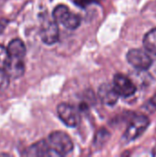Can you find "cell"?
<instances>
[{
    "label": "cell",
    "instance_id": "1",
    "mask_svg": "<svg viewBox=\"0 0 156 157\" xmlns=\"http://www.w3.org/2000/svg\"><path fill=\"white\" fill-rule=\"evenodd\" d=\"M48 144L55 155H66L74 149L71 137L63 131L52 132L49 135Z\"/></svg>",
    "mask_w": 156,
    "mask_h": 157
},
{
    "label": "cell",
    "instance_id": "2",
    "mask_svg": "<svg viewBox=\"0 0 156 157\" xmlns=\"http://www.w3.org/2000/svg\"><path fill=\"white\" fill-rule=\"evenodd\" d=\"M150 125V120L145 115H136L131 121L124 134L123 141L125 143H131L138 139L147 130Z\"/></svg>",
    "mask_w": 156,
    "mask_h": 157
},
{
    "label": "cell",
    "instance_id": "3",
    "mask_svg": "<svg viewBox=\"0 0 156 157\" xmlns=\"http://www.w3.org/2000/svg\"><path fill=\"white\" fill-rule=\"evenodd\" d=\"M53 18L55 22L63 24L69 29H75L81 24V17L74 13H72L64 5L57 6L53 10Z\"/></svg>",
    "mask_w": 156,
    "mask_h": 157
},
{
    "label": "cell",
    "instance_id": "4",
    "mask_svg": "<svg viewBox=\"0 0 156 157\" xmlns=\"http://www.w3.org/2000/svg\"><path fill=\"white\" fill-rule=\"evenodd\" d=\"M126 58L128 63L132 67L140 71H146L153 64V60L149 54L141 49L130 50L127 52Z\"/></svg>",
    "mask_w": 156,
    "mask_h": 157
},
{
    "label": "cell",
    "instance_id": "5",
    "mask_svg": "<svg viewBox=\"0 0 156 157\" xmlns=\"http://www.w3.org/2000/svg\"><path fill=\"white\" fill-rule=\"evenodd\" d=\"M112 86L118 95L123 98H130L133 96L137 90V87L134 83L128 76L122 74L115 75Z\"/></svg>",
    "mask_w": 156,
    "mask_h": 157
},
{
    "label": "cell",
    "instance_id": "6",
    "mask_svg": "<svg viewBox=\"0 0 156 157\" xmlns=\"http://www.w3.org/2000/svg\"><path fill=\"white\" fill-rule=\"evenodd\" d=\"M57 113L61 121L68 127H75L80 122L79 111L70 104L61 103L57 108Z\"/></svg>",
    "mask_w": 156,
    "mask_h": 157
},
{
    "label": "cell",
    "instance_id": "7",
    "mask_svg": "<svg viewBox=\"0 0 156 157\" xmlns=\"http://www.w3.org/2000/svg\"><path fill=\"white\" fill-rule=\"evenodd\" d=\"M40 38L41 40L47 45H52L56 43L59 40V27L57 22H48L45 24L40 30Z\"/></svg>",
    "mask_w": 156,
    "mask_h": 157
},
{
    "label": "cell",
    "instance_id": "8",
    "mask_svg": "<svg viewBox=\"0 0 156 157\" xmlns=\"http://www.w3.org/2000/svg\"><path fill=\"white\" fill-rule=\"evenodd\" d=\"M119 95L110 84H103L98 88V98L107 106H114L119 99Z\"/></svg>",
    "mask_w": 156,
    "mask_h": 157
},
{
    "label": "cell",
    "instance_id": "9",
    "mask_svg": "<svg viewBox=\"0 0 156 157\" xmlns=\"http://www.w3.org/2000/svg\"><path fill=\"white\" fill-rule=\"evenodd\" d=\"M4 70L9 78H19L25 73V63L22 61V58L9 57Z\"/></svg>",
    "mask_w": 156,
    "mask_h": 157
},
{
    "label": "cell",
    "instance_id": "10",
    "mask_svg": "<svg viewBox=\"0 0 156 157\" xmlns=\"http://www.w3.org/2000/svg\"><path fill=\"white\" fill-rule=\"evenodd\" d=\"M27 156H48L52 155L48 142L40 141L29 146L23 154Z\"/></svg>",
    "mask_w": 156,
    "mask_h": 157
},
{
    "label": "cell",
    "instance_id": "11",
    "mask_svg": "<svg viewBox=\"0 0 156 157\" xmlns=\"http://www.w3.org/2000/svg\"><path fill=\"white\" fill-rule=\"evenodd\" d=\"M9 57H16V58H22L26 54V47L23 41L19 39L12 40L6 48Z\"/></svg>",
    "mask_w": 156,
    "mask_h": 157
},
{
    "label": "cell",
    "instance_id": "12",
    "mask_svg": "<svg viewBox=\"0 0 156 157\" xmlns=\"http://www.w3.org/2000/svg\"><path fill=\"white\" fill-rule=\"evenodd\" d=\"M144 48L152 54L156 55V28L148 31L143 40Z\"/></svg>",
    "mask_w": 156,
    "mask_h": 157
},
{
    "label": "cell",
    "instance_id": "13",
    "mask_svg": "<svg viewBox=\"0 0 156 157\" xmlns=\"http://www.w3.org/2000/svg\"><path fill=\"white\" fill-rule=\"evenodd\" d=\"M109 138H110V133L106 129H100L96 133L95 140H94V145L97 148H101L106 144V143H108Z\"/></svg>",
    "mask_w": 156,
    "mask_h": 157
},
{
    "label": "cell",
    "instance_id": "14",
    "mask_svg": "<svg viewBox=\"0 0 156 157\" xmlns=\"http://www.w3.org/2000/svg\"><path fill=\"white\" fill-rule=\"evenodd\" d=\"M9 84V76L4 69H0V91L5 90Z\"/></svg>",
    "mask_w": 156,
    "mask_h": 157
},
{
    "label": "cell",
    "instance_id": "15",
    "mask_svg": "<svg viewBox=\"0 0 156 157\" xmlns=\"http://www.w3.org/2000/svg\"><path fill=\"white\" fill-rule=\"evenodd\" d=\"M8 59H9V55L6 49L3 46H0V69L5 68Z\"/></svg>",
    "mask_w": 156,
    "mask_h": 157
},
{
    "label": "cell",
    "instance_id": "16",
    "mask_svg": "<svg viewBox=\"0 0 156 157\" xmlns=\"http://www.w3.org/2000/svg\"><path fill=\"white\" fill-rule=\"evenodd\" d=\"M145 109L150 112H154L156 110V94L148 101L145 106Z\"/></svg>",
    "mask_w": 156,
    "mask_h": 157
},
{
    "label": "cell",
    "instance_id": "17",
    "mask_svg": "<svg viewBox=\"0 0 156 157\" xmlns=\"http://www.w3.org/2000/svg\"><path fill=\"white\" fill-rule=\"evenodd\" d=\"M152 155H154V156H156V145L154 146V148L153 149V152H152Z\"/></svg>",
    "mask_w": 156,
    "mask_h": 157
}]
</instances>
